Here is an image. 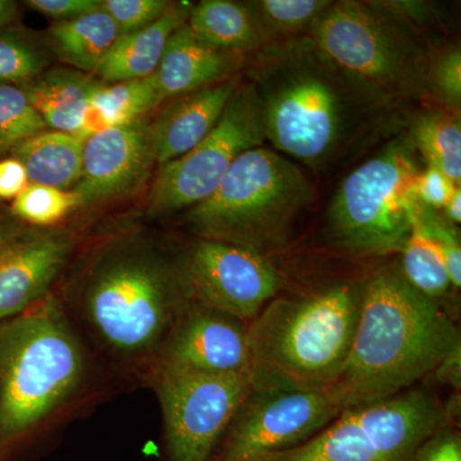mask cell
<instances>
[{
  "instance_id": "e0dca14e",
  "label": "cell",
  "mask_w": 461,
  "mask_h": 461,
  "mask_svg": "<svg viewBox=\"0 0 461 461\" xmlns=\"http://www.w3.org/2000/svg\"><path fill=\"white\" fill-rule=\"evenodd\" d=\"M249 57L211 47L186 23L173 32L154 78L166 102L241 75Z\"/></svg>"
},
{
  "instance_id": "8d00e7d4",
  "label": "cell",
  "mask_w": 461,
  "mask_h": 461,
  "mask_svg": "<svg viewBox=\"0 0 461 461\" xmlns=\"http://www.w3.org/2000/svg\"><path fill=\"white\" fill-rule=\"evenodd\" d=\"M29 184L25 167L17 159L0 160V202L16 199Z\"/></svg>"
},
{
  "instance_id": "484cf974",
  "label": "cell",
  "mask_w": 461,
  "mask_h": 461,
  "mask_svg": "<svg viewBox=\"0 0 461 461\" xmlns=\"http://www.w3.org/2000/svg\"><path fill=\"white\" fill-rule=\"evenodd\" d=\"M400 253L402 254L400 271L406 281L423 295L436 302L453 287L441 249L424 223L420 209Z\"/></svg>"
},
{
  "instance_id": "d4e9b609",
  "label": "cell",
  "mask_w": 461,
  "mask_h": 461,
  "mask_svg": "<svg viewBox=\"0 0 461 461\" xmlns=\"http://www.w3.org/2000/svg\"><path fill=\"white\" fill-rule=\"evenodd\" d=\"M427 166L435 167L456 186L461 182L460 115L442 108L421 111L412 117L408 132Z\"/></svg>"
},
{
  "instance_id": "e575fe53",
  "label": "cell",
  "mask_w": 461,
  "mask_h": 461,
  "mask_svg": "<svg viewBox=\"0 0 461 461\" xmlns=\"http://www.w3.org/2000/svg\"><path fill=\"white\" fill-rule=\"evenodd\" d=\"M412 461H461V438L456 430H438L420 446Z\"/></svg>"
},
{
  "instance_id": "8992f818",
  "label": "cell",
  "mask_w": 461,
  "mask_h": 461,
  "mask_svg": "<svg viewBox=\"0 0 461 461\" xmlns=\"http://www.w3.org/2000/svg\"><path fill=\"white\" fill-rule=\"evenodd\" d=\"M313 195V186L295 162L258 147L233 162L217 190L190 208L185 221L198 239L271 258L287 244Z\"/></svg>"
},
{
  "instance_id": "5bb4252c",
  "label": "cell",
  "mask_w": 461,
  "mask_h": 461,
  "mask_svg": "<svg viewBox=\"0 0 461 461\" xmlns=\"http://www.w3.org/2000/svg\"><path fill=\"white\" fill-rule=\"evenodd\" d=\"M159 371L249 373L248 323L193 300L173 323L145 378Z\"/></svg>"
},
{
  "instance_id": "d590c367",
  "label": "cell",
  "mask_w": 461,
  "mask_h": 461,
  "mask_svg": "<svg viewBox=\"0 0 461 461\" xmlns=\"http://www.w3.org/2000/svg\"><path fill=\"white\" fill-rule=\"evenodd\" d=\"M25 5L56 23H65L98 11L100 0H29Z\"/></svg>"
},
{
  "instance_id": "83f0119b",
  "label": "cell",
  "mask_w": 461,
  "mask_h": 461,
  "mask_svg": "<svg viewBox=\"0 0 461 461\" xmlns=\"http://www.w3.org/2000/svg\"><path fill=\"white\" fill-rule=\"evenodd\" d=\"M50 65V54L29 33L12 26L0 30V86L23 89Z\"/></svg>"
},
{
  "instance_id": "2e32d148",
  "label": "cell",
  "mask_w": 461,
  "mask_h": 461,
  "mask_svg": "<svg viewBox=\"0 0 461 461\" xmlns=\"http://www.w3.org/2000/svg\"><path fill=\"white\" fill-rule=\"evenodd\" d=\"M75 230L27 229L0 249V323L25 313L54 293L75 258Z\"/></svg>"
},
{
  "instance_id": "5b68a950",
  "label": "cell",
  "mask_w": 461,
  "mask_h": 461,
  "mask_svg": "<svg viewBox=\"0 0 461 461\" xmlns=\"http://www.w3.org/2000/svg\"><path fill=\"white\" fill-rule=\"evenodd\" d=\"M362 284L275 297L248 324L253 393L332 386L344 368L359 318Z\"/></svg>"
},
{
  "instance_id": "f35d334b",
  "label": "cell",
  "mask_w": 461,
  "mask_h": 461,
  "mask_svg": "<svg viewBox=\"0 0 461 461\" xmlns=\"http://www.w3.org/2000/svg\"><path fill=\"white\" fill-rule=\"evenodd\" d=\"M460 350L461 348H456L436 369V375H438V378L457 388L460 387Z\"/></svg>"
},
{
  "instance_id": "44dd1931",
  "label": "cell",
  "mask_w": 461,
  "mask_h": 461,
  "mask_svg": "<svg viewBox=\"0 0 461 461\" xmlns=\"http://www.w3.org/2000/svg\"><path fill=\"white\" fill-rule=\"evenodd\" d=\"M200 41L217 50L251 56L269 44L249 2L203 0L187 20Z\"/></svg>"
},
{
  "instance_id": "4316f807",
  "label": "cell",
  "mask_w": 461,
  "mask_h": 461,
  "mask_svg": "<svg viewBox=\"0 0 461 461\" xmlns=\"http://www.w3.org/2000/svg\"><path fill=\"white\" fill-rule=\"evenodd\" d=\"M330 0H256L249 2L269 44L306 35Z\"/></svg>"
},
{
  "instance_id": "4dcf8cb0",
  "label": "cell",
  "mask_w": 461,
  "mask_h": 461,
  "mask_svg": "<svg viewBox=\"0 0 461 461\" xmlns=\"http://www.w3.org/2000/svg\"><path fill=\"white\" fill-rule=\"evenodd\" d=\"M427 85L430 98L450 113L459 114L461 108V50L459 45L432 50L427 68Z\"/></svg>"
},
{
  "instance_id": "9c48e42d",
  "label": "cell",
  "mask_w": 461,
  "mask_h": 461,
  "mask_svg": "<svg viewBox=\"0 0 461 461\" xmlns=\"http://www.w3.org/2000/svg\"><path fill=\"white\" fill-rule=\"evenodd\" d=\"M447 424L435 397L403 391L346 409L308 441L249 461H412L420 446Z\"/></svg>"
},
{
  "instance_id": "d6986e66",
  "label": "cell",
  "mask_w": 461,
  "mask_h": 461,
  "mask_svg": "<svg viewBox=\"0 0 461 461\" xmlns=\"http://www.w3.org/2000/svg\"><path fill=\"white\" fill-rule=\"evenodd\" d=\"M191 3H172L159 20L144 29L121 35L94 77L115 84L141 80L156 74L169 39L189 20Z\"/></svg>"
},
{
  "instance_id": "9a60e30c",
  "label": "cell",
  "mask_w": 461,
  "mask_h": 461,
  "mask_svg": "<svg viewBox=\"0 0 461 461\" xmlns=\"http://www.w3.org/2000/svg\"><path fill=\"white\" fill-rule=\"evenodd\" d=\"M156 165L150 115L90 136L84 142L80 181L72 189L78 209L135 195Z\"/></svg>"
},
{
  "instance_id": "7c38bea8",
  "label": "cell",
  "mask_w": 461,
  "mask_h": 461,
  "mask_svg": "<svg viewBox=\"0 0 461 461\" xmlns=\"http://www.w3.org/2000/svg\"><path fill=\"white\" fill-rule=\"evenodd\" d=\"M345 411L332 387L253 393L240 406L212 461H249L308 441Z\"/></svg>"
},
{
  "instance_id": "7402d4cb",
  "label": "cell",
  "mask_w": 461,
  "mask_h": 461,
  "mask_svg": "<svg viewBox=\"0 0 461 461\" xmlns=\"http://www.w3.org/2000/svg\"><path fill=\"white\" fill-rule=\"evenodd\" d=\"M83 139L71 133H36L14 149L11 158L25 167L30 184L72 190L83 172Z\"/></svg>"
},
{
  "instance_id": "30bf717a",
  "label": "cell",
  "mask_w": 461,
  "mask_h": 461,
  "mask_svg": "<svg viewBox=\"0 0 461 461\" xmlns=\"http://www.w3.org/2000/svg\"><path fill=\"white\" fill-rule=\"evenodd\" d=\"M266 142L259 102L253 84L242 78L222 117L193 150L166 165L151 185L150 217L175 213L204 202L220 186L230 166L245 151Z\"/></svg>"
},
{
  "instance_id": "603a6c76",
  "label": "cell",
  "mask_w": 461,
  "mask_h": 461,
  "mask_svg": "<svg viewBox=\"0 0 461 461\" xmlns=\"http://www.w3.org/2000/svg\"><path fill=\"white\" fill-rule=\"evenodd\" d=\"M163 103L154 75L141 80L99 83L85 108L78 138L86 140L111 127L148 117Z\"/></svg>"
},
{
  "instance_id": "f1b7e54d",
  "label": "cell",
  "mask_w": 461,
  "mask_h": 461,
  "mask_svg": "<svg viewBox=\"0 0 461 461\" xmlns=\"http://www.w3.org/2000/svg\"><path fill=\"white\" fill-rule=\"evenodd\" d=\"M9 211L32 229H59L69 215L78 211L77 198L72 190L29 184L12 202Z\"/></svg>"
},
{
  "instance_id": "f546056e",
  "label": "cell",
  "mask_w": 461,
  "mask_h": 461,
  "mask_svg": "<svg viewBox=\"0 0 461 461\" xmlns=\"http://www.w3.org/2000/svg\"><path fill=\"white\" fill-rule=\"evenodd\" d=\"M48 130L38 112L30 104L25 91L16 86H0V160L36 133Z\"/></svg>"
},
{
  "instance_id": "74e56055",
  "label": "cell",
  "mask_w": 461,
  "mask_h": 461,
  "mask_svg": "<svg viewBox=\"0 0 461 461\" xmlns=\"http://www.w3.org/2000/svg\"><path fill=\"white\" fill-rule=\"evenodd\" d=\"M27 229L30 227L20 222L9 208L0 205V249L5 248L8 242L25 232Z\"/></svg>"
},
{
  "instance_id": "6da1fadb",
  "label": "cell",
  "mask_w": 461,
  "mask_h": 461,
  "mask_svg": "<svg viewBox=\"0 0 461 461\" xmlns=\"http://www.w3.org/2000/svg\"><path fill=\"white\" fill-rule=\"evenodd\" d=\"M59 297L75 327L112 366L145 378L181 312L193 302L186 250L141 229L91 244Z\"/></svg>"
},
{
  "instance_id": "52a82bcc",
  "label": "cell",
  "mask_w": 461,
  "mask_h": 461,
  "mask_svg": "<svg viewBox=\"0 0 461 461\" xmlns=\"http://www.w3.org/2000/svg\"><path fill=\"white\" fill-rule=\"evenodd\" d=\"M420 154L408 133L346 176L327 209L324 235L346 256L400 253L420 213Z\"/></svg>"
},
{
  "instance_id": "1f68e13d",
  "label": "cell",
  "mask_w": 461,
  "mask_h": 461,
  "mask_svg": "<svg viewBox=\"0 0 461 461\" xmlns=\"http://www.w3.org/2000/svg\"><path fill=\"white\" fill-rule=\"evenodd\" d=\"M171 5L166 0H100V8L113 20L120 36L156 23Z\"/></svg>"
},
{
  "instance_id": "cb8c5ba5",
  "label": "cell",
  "mask_w": 461,
  "mask_h": 461,
  "mask_svg": "<svg viewBox=\"0 0 461 461\" xmlns=\"http://www.w3.org/2000/svg\"><path fill=\"white\" fill-rule=\"evenodd\" d=\"M118 38L120 30L102 8L76 20L54 23L48 32V44L58 59L91 76Z\"/></svg>"
},
{
  "instance_id": "d6a6232c",
  "label": "cell",
  "mask_w": 461,
  "mask_h": 461,
  "mask_svg": "<svg viewBox=\"0 0 461 461\" xmlns=\"http://www.w3.org/2000/svg\"><path fill=\"white\" fill-rule=\"evenodd\" d=\"M421 218L429 227L437 244L441 249L444 257L446 269L451 286L460 288L461 286V247L459 232L455 224L448 222L444 215L437 213V211L421 205Z\"/></svg>"
},
{
  "instance_id": "60d3db41",
  "label": "cell",
  "mask_w": 461,
  "mask_h": 461,
  "mask_svg": "<svg viewBox=\"0 0 461 461\" xmlns=\"http://www.w3.org/2000/svg\"><path fill=\"white\" fill-rule=\"evenodd\" d=\"M444 217L448 222L453 224H459L461 222V190L460 186L455 190L453 196L448 200L446 204Z\"/></svg>"
},
{
  "instance_id": "836d02e7",
  "label": "cell",
  "mask_w": 461,
  "mask_h": 461,
  "mask_svg": "<svg viewBox=\"0 0 461 461\" xmlns=\"http://www.w3.org/2000/svg\"><path fill=\"white\" fill-rule=\"evenodd\" d=\"M457 187L450 178L432 166L421 169L415 184L420 204L433 211L444 209Z\"/></svg>"
},
{
  "instance_id": "ab89813d",
  "label": "cell",
  "mask_w": 461,
  "mask_h": 461,
  "mask_svg": "<svg viewBox=\"0 0 461 461\" xmlns=\"http://www.w3.org/2000/svg\"><path fill=\"white\" fill-rule=\"evenodd\" d=\"M20 18V5L12 0H0V30L11 27Z\"/></svg>"
},
{
  "instance_id": "ac0fdd59",
  "label": "cell",
  "mask_w": 461,
  "mask_h": 461,
  "mask_svg": "<svg viewBox=\"0 0 461 461\" xmlns=\"http://www.w3.org/2000/svg\"><path fill=\"white\" fill-rule=\"evenodd\" d=\"M242 78L244 76L238 75L223 83L172 99L153 120L158 166L185 156L204 140L220 122Z\"/></svg>"
},
{
  "instance_id": "4fadbf2b",
  "label": "cell",
  "mask_w": 461,
  "mask_h": 461,
  "mask_svg": "<svg viewBox=\"0 0 461 461\" xmlns=\"http://www.w3.org/2000/svg\"><path fill=\"white\" fill-rule=\"evenodd\" d=\"M186 267L194 302L248 324L281 288L271 258L226 242L196 239L186 249Z\"/></svg>"
},
{
  "instance_id": "ba28073f",
  "label": "cell",
  "mask_w": 461,
  "mask_h": 461,
  "mask_svg": "<svg viewBox=\"0 0 461 461\" xmlns=\"http://www.w3.org/2000/svg\"><path fill=\"white\" fill-rule=\"evenodd\" d=\"M348 74L393 107L432 100L427 85V41L377 2H332L306 33Z\"/></svg>"
},
{
  "instance_id": "ffe728a7",
  "label": "cell",
  "mask_w": 461,
  "mask_h": 461,
  "mask_svg": "<svg viewBox=\"0 0 461 461\" xmlns=\"http://www.w3.org/2000/svg\"><path fill=\"white\" fill-rule=\"evenodd\" d=\"M99 83L74 68H51L23 90L48 129L78 136L85 108Z\"/></svg>"
},
{
  "instance_id": "7a4b0ae2",
  "label": "cell",
  "mask_w": 461,
  "mask_h": 461,
  "mask_svg": "<svg viewBox=\"0 0 461 461\" xmlns=\"http://www.w3.org/2000/svg\"><path fill=\"white\" fill-rule=\"evenodd\" d=\"M266 141L313 169L332 165L384 127L396 107L348 74L308 35L249 57Z\"/></svg>"
},
{
  "instance_id": "8fae6325",
  "label": "cell",
  "mask_w": 461,
  "mask_h": 461,
  "mask_svg": "<svg viewBox=\"0 0 461 461\" xmlns=\"http://www.w3.org/2000/svg\"><path fill=\"white\" fill-rule=\"evenodd\" d=\"M163 412L162 461H212L240 406L250 393L249 373L212 375L153 372Z\"/></svg>"
},
{
  "instance_id": "277c9868",
  "label": "cell",
  "mask_w": 461,
  "mask_h": 461,
  "mask_svg": "<svg viewBox=\"0 0 461 461\" xmlns=\"http://www.w3.org/2000/svg\"><path fill=\"white\" fill-rule=\"evenodd\" d=\"M461 348L456 324L412 287L400 267L362 284L359 318L344 368L333 382L346 409L399 395Z\"/></svg>"
},
{
  "instance_id": "3957f363",
  "label": "cell",
  "mask_w": 461,
  "mask_h": 461,
  "mask_svg": "<svg viewBox=\"0 0 461 461\" xmlns=\"http://www.w3.org/2000/svg\"><path fill=\"white\" fill-rule=\"evenodd\" d=\"M93 368L56 293L0 323V461L42 450L86 399Z\"/></svg>"
}]
</instances>
